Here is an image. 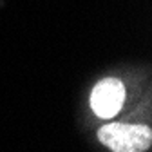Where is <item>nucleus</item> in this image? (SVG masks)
Returning <instances> with one entry per match:
<instances>
[{
  "label": "nucleus",
  "instance_id": "obj_1",
  "mask_svg": "<svg viewBox=\"0 0 152 152\" xmlns=\"http://www.w3.org/2000/svg\"><path fill=\"white\" fill-rule=\"evenodd\" d=\"M98 140L112 152H145L152 143V132L147 125L109 123L100 129Z\"/></svg>",
  "mask_w": 152,
  "mask_h": 152
},
{
  "label": "nucleus",
  "instance_id": "obj_2",
  "mask_svg": "<svg viewBox=\"0 0 152 152\" xmlns=\"http://www.w3.org/2000/svg\"><path fill=\"white\" fill-rule=\"evenodd\" d=\"M125 102V87L116 78L102 80L91 92V109L100 118H112Z\"/></svg>",
  "mask_w": 152,
  "mask_h": 152
}]
</instances>
